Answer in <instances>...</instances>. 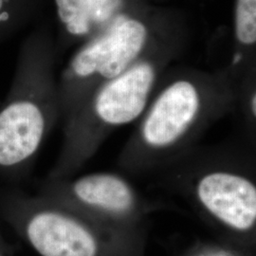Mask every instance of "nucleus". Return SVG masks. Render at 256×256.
Instances as JSON below:
<instances>
[{
	"label": "nucleus",
	"mask_w": 256,
	"mask_h": 256,
	"mask_svg": "<svg viewBox=\"0 0 256 256\" xmlns=\"http://www.w3.org/2000/svg\"><path fill=\"white\" fill-rule=\"evenodd\" d=\"M37 194L101 226L135 236H140L148 216L165 206L148 200L126 174L116 172L46 178Z\"/></svg>",
	"instance_id": "0eeeda50"
},
{
	"label": "nucleus",
	"mask_w": 256,
	"mask_h": 256,
	"mask_svg": "<svg viewBox=\"0 0 256 256\" xmlns=\"http://www.w3.org/2000/svg\"><path fill=\"white\" fill-rule=\"evenodd\" d=\"M168 56L147 54L119 76L98 86L63 124V140L46 180L74 176L116 129L142 117Z\"/></svg>",
	"instance_id": "20e7f679"
},
{
	"label": "nucleus",
	"mask_w": 256,
	"mask_h": 256,
	"mask_svg": "<svg viewBox=\"0 0 256 256\" xmlns=\"http://www.w3.org/2000/svg\"><path fill=\"white\" fill-rule=\"evenodd\" d=\"M153 25L146 14L129 10L78 46L57 79L63 124L98 86L149 54L154 45Z\"/></svg>",
	"instance_id": "423d86ee"
},
{
	"label": "nucleus",
	"mask_w": 256,
	"mask_h": 256,
	"mask_svg": "<svg viewBox=\"0 0 256 256\" xmlns=\"http://www.w3.org/2000/svg\"><path fill=\"white\" fill-rule=\"evenodd\" d=\"M58 26L55 55L81 45L112 20L131 10L135 0H52Z\"/></svg>",
	"instance_id": "6e6552de"
},
{
	"label": "nucleus",
	"mask_w": 256,
	"mask_h": 256,
	"mask_svg": "<svg viewBox=\"0 0 256 256\" xmlns=\"http://www.w3.org/2000/svg\"><path fill=\"white\" fill-rule=\"evenodd\" d=\"M234 34L240 46L252 48L256 42V0H236Z\"/></svg>",
	"instance_id": "9d476101"
},
{
	"label": "nucleus",
	"mask_w": 256,
	"mask_h": 256,
	"mask_svg": "<svg viewBox=\"0 0 256 256\" xmlns=\"http://www.w3.org/2000/svg\"><path fill=\"white\" fill-rule=\"evenodd\" d=\"M160 172L166 184L212 226L240 239L254 236L256 174L252 152L196 146Z\"/></svg>",
	"instance_id": "7ed1b4c3"
},
{
	"label": "nucleus",
	"mask_w": 256,
	"mask_h": 256,
	"mask_svg": "<svg viewBox=\"0 0 256 256\" xmlns=\"http://www.w3.org/2000/svg\"><path fill=\"white\" fill-rule=\"evenodd\" d=\"M229 74L184 72L160 82L135 131L120 152L126 176L160 172L196 147L207 128L238 101Z\"/></svg>",
	"instance_id": "f257e3e1"
},
{
	"label": "nucleus",
	"mask_w": 256,
	"mask_h": 256,
	"mask_svg": "<svg viewBox=\"0 0 256 256\" xmlns=\"http://www.w3.org/2000/svg\"><path fill=\"white\" fill-rule=\"evenodd\" d=\"M0 256H14V247L4 236L0 228Z\"/></svg>",
	"instance_id": "9b49d317"
},
{
	"label": "nucleus",
	"mask_w": 256,
	"mask_h": 256,
	"mask_svg": "<svg viewBox=\"0 0 256 256\" xmlns=\"http://www.w3.org/2000/svg\"><path fill=\"white\" fill-rule=\"evenodd\" d=\"M55 38L46 22L32 28L19 48L9 92L0 106V176L28 169L60 120Z\"/></svg>",
	"instance_id": "f03ea898"
},
{
	"label": "nucleus",
	"mask_w": 256,
	"mask_h": 256,
	"mask_svg": "<svg viewBox=\"0 0 256 256\" xmlns=\"http://www.w3.org/2000/svg\"><path fill=\"white\" fill-rule=\"evenodd\" d=\"M0 218L39 256H134L138 236L101 226L39 194L0 192Z\"/></svg>",
	"instance_id": "39448f33"
},
{
	"label": "nucleus",
	"mask_w": 256,
	"mask_h": 256,
	"mask_svg": "<svg viewBox=\"0 0 256 256\" xmlns=\"http://www.w3.org/2000/svg\"><path fill=\"white\" fill-rule=\"evenodd\" d=\"M45 0H0V43L36 20Z\"/></svg>",
	"instance_id": "1a4fd4ad"
},
{
	"label": "nucleus",
	"mask_w": 256,
	"mask_h": 256,
	"mask_svg": "<svg viewBox=\"0 0 256 256\" xmlns=\"http://www.w3.org/2000/svg\"><path fill=\"white\" fill-rule=\"evenodd\" d=\"M224 256V254H214V256Z\"/></svg>",
	"instance_id": "f8f14e48"
}]
</instances>
